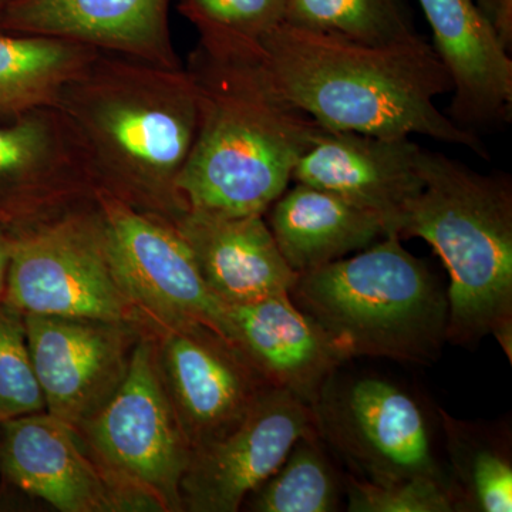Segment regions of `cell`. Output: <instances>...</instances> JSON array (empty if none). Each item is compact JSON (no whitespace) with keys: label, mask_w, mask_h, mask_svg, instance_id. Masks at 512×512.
<instances>
[{"label":"cell","mask_w":512,"mask_h":512,"mask_svg":"<svg viewBox=\"0 0 512 512\" xmlns=\"http://www.w3.org/2000/svg\"><path fill=\"white\" fill-rule=\"evenodd\" d=\"M94 204L111 269L134 311L146 313L161 330L202 325L232 343L228 306L205 284L174 225L106 191L97 190Z\"/></svg>","instance_id":"ba28073f"},{"label":"cell","mask_w":512,"mask_h":512,"mask_svg":"<svg viewBox=\"0 0 512 512\" xmlns=\"http://www.w3.org/2000/svg\"><path fill=\"white\" fill-rule=\"evenodd\" d=\"M99 53L74 40L0 30V121L56 107Z\"/></svg>","instance_id":"44dd1931"},{"label":"cell","mask_w":512,"mask_h":512,"mask_svg":"<svg viewBox=\"0 0 512 512\" xmlns=\"http://www.w3.org/2000/svg\"><path fill=\"white\" fill-rule=\"evenodd\" d=\"M421 150L410 137L383 138L325 128L299 158L292 183L338 195L375 214L386 235H397L404 210L423 190Z\"/></svg>","instance_id":"5bb4252c"},{"label":"cell","mask_w":512,"mask_h":512,"mask_svg":"<svg viewBox=\"0 0 512 512\" xmlns=\"http://www.w3.org/2000/svg\"><path fill=\"white\" fill-rule=\"evenodd\" d=\"M343 490L318 431L296 441L284 463L244 504L254 512H333L339 510Z\"/></svg>","instance_id":"603a6c76"},{"label":"cell","mask_w":512,"mask_h":512,"mask_svg":"<svg viewBox=\"0 0 512 512\" xmlns=\"http://www.w3.org/2000/svg\"><path fill=\"white\" fill-rule=\"evenodd\" d=\"M312 410L320 437L356 477L372 483L431 477L450 484L420 403L392 380L336 372Z\"/></svg>","instance_id":"9c48e42d"},{"label":"cell","mask_w":512,"mask_h":512,"mask_svg":"<svg viewBox=\"0 0 512 512\" xmlns=\"http://www.w3.org/2000/svg\"><path fill=\"white\" fill-rule=\"evenodd\" d=\"M46 412L30 355L25 315L0 301V423Z\"/></svg>","instance_id":"d4e9b609"},{"label":"cell","mask_w":512,"mask_h":512,"mask_svg":"<svg viewBox=\"0 0 512 512\" xmlns=\"http://www.w3.org/2000/svg\"><path fill=\"white\" fill-rule=\"evenodd\" d=\"M289 296L346 360H439L447 342V292L397 235L299 274Z\"/></svg>","instance_id":"5b68a950"},{"label":"cell","mask_w":512,"mask_h":512,"mask_svg":"<svg viewBox=\"0 0 512 512\" xmlns=\"http://www.w3.org/2000/svg\"><path fill=\"white\" fill-rule=\"evenodd\" d=\"M46 413L79 430L119 389L134 345L126 322L25 315Z\"/></svg>","instance_id":"7c38bea8"},{"label":"cell","mask_w":512,"mask_h":512,"mask_svg":"<svg viewBox=\"0 0 512 512\" xmlns=\"http://www.w3.org/2000/svg\"><path fill=\"white\" fill-rule=\"evenodd\" d=\"M478 6L494 26L501 42L511 52L512 47V0H477Z\"/></svg>","instance_id":"83f0119b"},{"label":"cell","mask_w":512,"mask_h":512,"mask_svg":"<svg viewBox=\"0 0 512 512\" xmlns=\"http://www.w3.org/2000/svg\"><path fill=\"white\" fill-rule=\"evenodd\" d=\"M453 83L447 116L476 133L510 123L512 59L477 0H419Z\"/></svg>","instance_id":"9a60e30c"},{"label":"cell","mask_w":512,"mask_h":512,"mask_svg":"<svg viewBox=\"0 0 512 512\" xmlns=\"http://www.w3.org/2000/svg\"><path fill=\"white\" fill-rule=\"evenodd\" d=\"M170 0H10L0 30L60 37L180 69L168 22Z\"/></svg>","instance_id":"e0dca14e"},{"label":"cell","mask_w":512,"mask_h":512,"mask_svg":"<svg viewBox=\"0 0 512 512\" xmlns=\"http://www.w3.org/2000/svg\"><path fill=\"white\" fill-rule=\"evenodd\" d=\"M232 343L269 386L286 390L313 409L345 356L289 293L228 306Z\"/></svg>","instance_id":"ac0fdd59"},{"label":"cell","mask_w":512,"mask_h":512,"mask_svg":"<svg viewBox=\"0 0 512 512\" xmlns=\"http://www.w3.org/2000/svg\"><path fill=\"white\" fill-rule=\"evenodd\" d=\"M423 190L407 205L397 235L420 238L450 276L447 342L474 346L494 336L512 359V183L421 150Z\"/></svg>","instance_id":"277c9868"},{"label":"cell","mask_w":512,"mask_h":512,"mask_svg":"<svg viewBox=\"0 0 512 512\" xmlns=\"http://www.w3.org/2000/svg\"><path fill=\"white\" fill-rule=\"evenodd\" d=\"M173 225L190 247L205 284L227 306L284 295L298 279L265 215L187 210Z\"/></svg>","instance_id":"d6986e66"},{"label":"cell","mask_w":512,"mask_h":512,"mask_svg":"<svg viewBox=\"0 0 512 512\" xmlns=\"http://www.w3.org/2000/svg\"><path fill=\"white\" fill-rule=\"evenodd\" d=\"M2 301L23 315L130 322L94 201L13 232Z\"/></svg>","instance_id":"52a82bcc"},{"label":"cell","mask_w":512,"mask_h":512,"mask_svg":"<svg viewBox=\"0 0 512 512\" xmlns=\"http://www.w3.org/2000/svg\"><path fill=\"white\" fill-rule=\"evenodd\" d=\"M13 231L0 227V301L5 295L6 276H8V266L10 251H12Z\"/></svg>","instance_id":"f1b7e54d"},{"label":"cell","mask_w":512,"mask_h":512,"mask_svg":"<svg viewBox=\"0 0 512 512\" xmlns=\"http://www.w3.org/2000/svg\"><path fill=\"white\" fill-rule=\"evenodd\" d=\"M157 360L191 450L234 429L269 387L241 350L202 325L164 329Z\"/></svg>","instance_id":"4fadbf2b"},{"label":"cell","mask_w":512,"mask_h":512,"mask_svg":"<svg viewBox=\"0 0 512 512\" xmlns=\"http://www.w3.org/2000/svg\"><path fill=\"white\" fill-rule=\"evenodd\" d=\"M9 2L10 0H0V18H2L3 12H5Z\"/></svg>","instance_id":"f546056e"},{"label":"cell","mask_w":512,"mask_h":512,"mask_svg":"<svg viewBox=\"0 0 512 512\" xmlns=\"http://www.w3.org/2000/svg\"><path fill=\"white\" fill-rule=\"evenodd\" d=\"M345 493L349 512H457L453 488L437 478L372 483L350 474Z\"/></svg>","instance_id":"484cf974"},{"label":"cell","mask_w":512,"mask_h":512,"mask_svg":"<svg viewBox=\"0 0 512 512\" xmlns=\"http://www.w3.org/2000/svg\"><path fill=\"white\" fill-rule=\"evenodd\" d=\"M457 512L512 511L511 440L505 431L439 409Z\"/></svg>","instance_id":"7402d4cb"},{"label":"cell","mask_w":512,"mask_h":512,"mask_svg":"<svg viewBox=\"0 0 512 512\" xmlns=\"http://www.w3.org/2000/svg\"><path fill=\"white\" fill-rule=\"evenodd\" d=\"M56 107L99 190L171 224L187 211L178 181L197 137L198 96L184 66L100 52Z\"/></svg>","instance_id":"3957f363"},{"label":"cell","mask_w":512,"mask_h":512,"mask_svg":"<svg viewBox=\"0 0 512 512\" xmlns=\"http://www.w3.org/2000/svg\"><path fill=\"white\" fill-rule=\"evenodd\" d=\"M284 22L365 45L420 36L407 0H286Z\"/></svg>","instance_id":"cb8c5ba5"},{"label":"cell","mask_w":512,"mask_h":512,"mask_svg":"<svg viewBox=\"0 0 512 512\" xmlns=\"http://www.w3.org/2000/svg\"><path fill=\"white\" fill-rule=\"evenodd\" d=\"M259 45L286 99L328 130L430 137L488 158L481 138L437 107V97L451 93L453 83L421 35L375 46L282 22Z\"/></svg>","instance_id":"7a4b0ae2"},{"label":"cell","mask_w":512,"mask_h":512,"mask_svg":"<svg viewBox=\"0 0 512 512\" xmlns=\"http://www.w3.org/2000/svg\"><path fill=\"white\" fill-rule=\"evenodd\" d=\"M286 0H180V12L197 32H215L261 42L281 25Z\"/></svg>","instance_id":"4316f807"},{"label":"cell","mask_w":512,"mask_h":512,"mask_svg":"<svg viewBox=\"0 0 512 512\" xmlns=\"http://www.w3.org/2000/svg\"><path fill=\"white\" fill-rule=\"evenodd\" d=\"M318 433L312 407L269 386L234 429L191 451L181 481L183 511L237 512L284 463L293 444Z\"/></svg>","instance_id":"30bf717a"},{"label":"cell","mask_w":512,"mask_h":512,"mask_svg":"<svg viewBox=\"0 0 512 512\" xmlns=\"http://www.w3.org/2000/svg\"><path fill=\"white\" fill-rule=\"evenodd\" d=\"M198 36L184 66L197 89L198 130L178 188L187 210L265 215L325 127L278 89L259 43Z\"/></svg>","instance_id":"6da1fadb"},{"label":"cell","mask_w":512,"mask_h":512,"mask_svg":"<svg viewBox=\"0 0 512 512\" xmlns=\"http://www.w3.org/2000/svg\"><path fill=\"white\" fill-rule=\"evenodd\" d=\"M97 188L57 107L0 121V227L19 231L92 204Z\"/></svg>","instance_id":"8fae6325"},{"label":"cell","mask_w":512,"mask_h":512,"mask_svg":"<svg viewBox=\"0 0 512 512\" xmlns=\"http://www.w3.org/2000/svg\"><path fill=\"white\" fill-rule=\"evenodd\" d=\"M265 217L279 251L298 275L386 237L383 222L372 212L306 184L286 188Z\"/></svg>","instance_id":"ffe728a7"},{"label":"cell","mask_w":512,"mask_h":512,"mask_svg":"<svg viewBox=\"0 0 512 512\" xmlns=\"http://www.w3.org/2000/svg\"><path fill=\"white\" fill-rule=\"evenodd\" d=\"M0 427V470L20 490L62 512L124 510L72 426L42 412L3 421Z\"/></svg>","instance_id":"2e32d148"},{"label":"cell","mask_w":512,"mask_h":512,"mask_svg":"<svg viewBox=\"0 0 512 512\" xmlns=\"http://www.w3.org/2000/svg\"><path fill=\"white\" fill-rule=\"evenodd\" d=\"M77 431L124 507L183 511L181 481L192 450L161 379L153 340L134 345L123 383Z\"/></svg>","instance_id":"8992f818"}]
</instances>
